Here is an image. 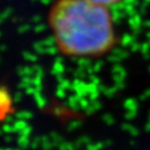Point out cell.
Returning a JSON list of instances; mask_svg holds the SVG:
<instances>
[{
	"mask_svg": "<svg viewBox=\"0 0 150 150\" xmlns=\"http://www.w3.org/2000/svg\"><path fill=\"white\" fill-rule=\"evenodd\" d=\"M47 22L63 55L98 57L110 52L116 44L108 8L90 0H55Z\"/></svg>",
	"mask_w": 150,
	"mask_h": 150,
	"instance_id": "1",
	"label": "cell"
},
{
	"mask_svg": "<svg viewBox=\"0 0 150 150\" xmlns=\"http://www.w3.org/2000/svg\"><path fill=\"white\" fill-rule=\"evenodd\" d=\"M11 99L4 89H0V120L5 119L8 108H10Z\"/></svg>",
	"mask_w": 150,
	"mask_h": 150,
	"instance_id": "2",
	"label": "cell"
},
{
	"mask_svg": "<svg viewBox=\"0 0 150 150\" xmlns=\"http://www.w3.org/2000/svg\"><path fill=\"white\" fill-rule=\"evenodd\" d=\"M18 147H21V149H26L30 146V140L29 137H25V136H21L18 135V138L17 139Z\"/></svg>",
	"mask_w": 150,
	"mask_h": 150,
	"instance_id": "3",
	"label": "cell"
},
{
	"mask_svg": "<svg viewBox=\"0 0 150 150\" xmlns=\"http://www.w3.org/2000/svg\"><path fill=\"white\" fill-rule=\"evenodd\" d=\"M90 1L96 3V4L110 8V6L116 5V4H118V3H120L121 1H123V0H90Z\"/></svg>",
	"mask_w": 150,
	"mask_h": 150,
	"instance_id": "4",
	"label": "cell"
},
{
	"mask_svg": "<svg viewBox=\"0 0 150 150\" xmlns=\"http://www.w3.org/2000/svg\"><path fill=\"white\" fill-rule=\"evenodd\" d=\"M2 129L4 131V133L6 134H12V133H17V129L14 126V124L10 123H6L2 126Z\"/></svg>",
	"mask_w": 150,
	"mask_h": 150,
	"instance_id": "5",
	"label": "cell"
},
{
	"mask_svg": "<svg viewBox=\"0 0 150 150\" xmlns=\"http://www.w3.org/2000/svg\"><path fill=\"white\" fill-rule=\"evenodd\" d=\"M14 126L16 127V129H17V133H18L20 131L24 129L25 127L27 126V123H26V121H24L23 119H18L17 121H15Z\"/></svg>",
	"mask_w": 150,
	"mask_h": 150,
	"instance_id": "6",
	"label": "cell"
},
{
	"mask_svg": "<svg viewBox=\"0 0 150 150\" xmlns=\"http://www.w3.org/2000/svg\"><path fill=\"white\" fill-rule=\"evenodd\" d=\"M16 117L18 119H29V118L32 117V114L29 111H21V112H18L16 114Z\"/></svg>",
	"mask_w": 150,
	"mask_h": 150,
	"instance_id": "7",
	"label": "cell"
},
{
	"mask_svg": "<svg viewBox=\"0 0 150 150\" xmlns=\"http://www.w3.org/2000/svg\"><path fill=\"white\" fill-rule=\"evenodd\" d=\"M31 132H32V127L27 125L26 127H25L24 129H22L21 131H20L18 134L21 136H25V137H29V135L31 134Z\"/></svg>",
	"mask_w": 150,
	"mask_h": 150,
	"instance_id": "8",
	"label": "cell"
},
{
	"mask_svg": "<svg viewBox=\"0 0 150 150\" xmlns=\"http://www.w3.org/2000/svg\"><path fill=\"white\" fill-rule=\"evenodd\" d=\"M38 142H39V139L38 138H35L32 142H30V147L35 149L38 146Z\"/></svg>",
	"mask_w": 150,
	"mask_h": 150,
	"instance_id": "9",
	"label": "cell"
},
{
	"mask_svg": "<svg viewBox=\"0 0 150 150\" xmlns=\"http://www.w3.org/2000/svg\"><path fill=\"white\" fill-rule=\"evenodd\" d=\"M6 121V123H10V124H14L15 123V119H14V117L11 116V115H7L5 117V119Z\"/></svg>",
	"mask_w": 150,
	"mask_h": 150,
	"instance_id": "10",
	"label": "cell"
},
{
	"mask_svg": "<svg viewBox=\"0 0 150 150\" xmlns=\"http://www.w3.org/2000/svg\"><path fill=\"white\" fill-rule=\"evenodd\" d=\"M4 139H5V142H11L12 140H13V137L12 136H10V135H7L4 138Z\"/></svg>",
	"mask_w": 150,
	"mask_h": 150,
	"instance_id": "11",
	"label": "cell"
},
{
	"mask_svg": "<svg viewBox=\"0 0 150 150\" xmlns=\"http://www.w3.org/2000/svg\"><path fill=\"white\" fill-rule=\"evenodd\" d=\"M3 133H4V131H3V129L1 128V129H0V137L3 135Z\"/></svg>",
	"mask_w": 150,
	"mask_h": 150,
	"instance_id": "12",
	"label": "cell"
},
{
	"mask_svg": "<svg viewBox=\"0 0 150 150\" xmlns=\"http://www.w3.org/2000/svg\"><path fill=\"white\" fill-rule=\"evenodd\" d=\"M14 150H22L21 147H18V148H16V149H14Z\"/></svg>",
	"mask_w": 150,
	"mask_h": 150,
	"instance_id": "13",
	"label": "cell"
},
{
	"mask_svg": "<svg viewBox=\"0 0 150 150\" xmlns=\"http://www.w3.org/2000/svg\"><path fill=\"white\" fill-rule=\"evenodd\" d=\"M5 150H14V149H12V148H6Z\"/></svg>",
	"mask_w": 150,
	"mask_h": 150,
	"instance_id": "14",
	"label": "cell"
},
{
	"mask_svg": "<svg viewBox=\"0 0 150 150\" xmlns=\"http://www.w3.org/2000/svg\"><path fill=\"white\" fill-rule=\"evenodd\" d=\"M0 150H5V148H0Z\"/></svg>",
	"mask_w": 150,
	"mask_h": 150,
	"instance_id": "15",
	"label": "cell"
}]
</instances>
